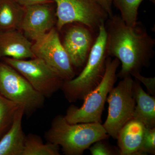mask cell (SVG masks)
Instances as JSON below:
<instances>
[{
	"label": "cell",
	"mask_w": 155,
	"mask_h": 155,
	"mask_svg": "<svg viewBox=\"0 0 155 155\" xmlns=\"http://www.w3.org/2000/svg\"><path fill=\"white\" fill-rule=\"evenodd\" d=\"M106 50L108 57L117 58L122 64L119 76H131L149 65L154 53L155 40L139 22L134 27L125 24L118 15L105 22Z\"/></svg>",
	"instance_id": "obj_1"
},
{
	"label": "cell",
	"mask_w": 155,
	"mask_h": 155,
	"mask_svg": "<svg viewBox=\"0 0 155 155\" xmlns=\"http://www.w3.org/2000/svg\"><path fill=\"white\" fill-rule=\"evenodd\" d=\"M108 134L101 123L70 124L64 116L58 115L45 134L48 142L61 146L67 155H81L92 144L107 138Z\"/></svg>",
	"instance_id": "obj_2"
},
{
	"label": "cell",
	"mask_w": 155,
	"mask_h": 155,
	"mask_svg": "<svg viewBox=\"0 0 155 155\" xmlns=\"http://www.w3.org/2000/svg\"><path fill=\"white\" fill-rule=\"evenodd\" d=\"M103 23L100 26L97 36L84 68L77 77L65 81L61 89L69 102L83 100L95 88L102 79L106 70L108 57L106 50L107 32Z\"/></svg>",
	"instance_id": "obj_3"
},
{
	"label": "cell",
	"mask_w": 155,
	"mask_h": 155,
	"mask_svg": "<svg viewBox=\"0 0 155 155\" xmlns=\"http://www.w3.org/2000/svg\"><path fill=\"white\" fill-rule=\"evenodd\" d=\"M120 62L117 58L112 60L107 57L106 70L102 79L97 86L84 98L80 108L74 105L69 107L65 119L70 124L101 123V117L108 94L117 80L116 72Z\"/></svg>",
	"instance_id": "obj_4"
},
{
	"label": "cell",
	"mask_w": 155,
	"mask_h": 155,
	"mask_svg": "<svg viewBox=\"0 0 155 155\" xmlns=\"http://www.w3.org/2000/svg\"><path fill=\"white\" fill-rule=\"evenodd\" d=\"M0 94L23 107L24 115L28 116L42 107L45 98L18 71L3 61H0Z\"/></svg>",
	"instance_id": "obj_5"
},
{
	"label": "cell",
	"mask_w": 155,
	"mask_h": 155,
	"mask_svg": "<svg viewBox=\"0 0 155 155\" xmlns=\"http://www.w3.org/2000/svg\"><path fill=\"white\" fill-rule=\"evenodd\" d=\"M56 3L57 29L79 23L98 32L100 26L109 18L97 0H54Z\"/></svg>",
	"instance_id": "obj_6"
},
{
	"label": "cell",
	"mask_w": 155,
	"mask_h": 155,
	"mask_svg": "<svg viewBox=\"0 0 155 155\" xmlns=\"http://www.w3.org/2000/svg\"><path fill=\"white\" fill-rule=\"evenodd\" d=\"M134 83L131 76L123 78L112 89L107 99L108 116L103 125L108 135L116 139L121 128L133 118L136 105Z\"/></svg>",
	"instance_id": "obj_7"
},
{
	"label": "cell",
	"mask_w": 155,
	"mask_h": 155,
	"mask_svg": "<svg viewBox=\"0 0 155 155\" xmlns=\"http://www.w3.org/2000/svg\"><path fill=\"white\" fill-rule=\"evenodd\" d=\"M1 59L18 71L45 98L51 97L61 88L64 81L57 72L40 58L19 60L4 58Z\"/></svg>",
	"instance_id": "obj_8"
},
{
	"label": "cell",
	"mask_w": 155,
	"mask_h": 155,
	"mask_svg": "<svg viewBox=\"0 0 155 155\" xmlns=\"http://www.w3.org/2000/svg\"><path fill=\"white\" fill-rule=\"evenodd\" d=\"M34 41L31 48L35 58L44 61L64 81L75 77L74 67L57 29L53 28Z\"/></svg>",
	"instance_id": "obj_9"
},
{
	"label": "cell",
	"mask_w": 155,
	"mask_h": 155,
	"mask_svg": "<svg viewBox=\"0 0 155 155\" xmlns=\"http://www.w3.org/2000/svg\"><path fill=\"white\" fill-rule=\"evenodd\" d=\"M52 4H39L24 7L19 30L33 41L54 28L57 22L56 10Z\"/></svg>",
	"instance_id": "obj_10"
},
{
	"label": "cell",
	"mask_w": 155,
	"mask_h": 155,
	"mask_svg": "<svg viewBox=\"0 0 155 155\" xmlns=\"http://www.w3.org/2000/svg\"><path fill=\"white\" fill-rule=\"evenodd\" d=\"M78 24L68 28L61 41L74 68L85 65L97 38L94 34L96 32L86 25Z\"/></svg>",
	"instance_id": "obj_11"
},
{
	"label": "cell",
	"mask_w": 155,
	"mask_h": 155,
	"mask_svg": "<svg viewBox=\"0 0 155 155\" xmlns=\"http://www.w3.org/2000/svg\"><path fill=\"white\" fill-rule=\"evenodd\" d=\"M32 43L18 29L0 31V59L24 60L35 58Z\"/></svg>",
	"instance_id": "obj_12"
},
{
	"label": "cell",
	"mask_w": 155,
	"mask_h": 155,
	"mask_svg": "<svg viewBox=\"0 0 155 155\" xmlns=\"http://www.w3.org/2000/svg\"><path fill=\"white\" fill-rule=\"evenodd\" d=\"M146 127L143 123L133 119L124 125L116 139L120 155H139Z\"/></svg>",
	"instance_id": "obj_13"
},
{
	"label": "cell",
	"mask_w": 155,
	"mask_h": 155,
	"mask_svg": "<svg viewBox=\"0 0 155 155\" xmlns=\"http://www.w3.org/2000/svg\"><path fill=\"white\" fill-rule=\"evenodd\" d=\"M24 109L21 106L14 116L13 124L0 140V155H22L25 136L22 128Z\"/></svg>",
	"instance_id": "obj_14"
},
{
	"label": "cell",
	"mask_w": 155,
	"mask_h": 155,
	"mask_svg": "<svg viewBox=\"0 0 155 155\" xmlns=\"http://www.w3.org/2000/svg\"><path fill=\"white\" fill-rule=\"evenodd\" d=\"M134 95L136 104L132 119L138 120L148 128L155 126V98L143 90L139 81H134Z\"/></svg>",
	"instance_id": "obj_15"
},
{
	"label": "cell",
	"mask_w": 155,
	"mask_h": 155,
	"mask_svg": "<svg viewBox=\"0 0 155 155\" xmlns=\"http://www.w3.org/2000/svg\"><path fill=\"white\" fill-rule=\"evenodd\" d=\"M24 12L15 0H0V31L19 30Z\"/></svg>",
	"instance_id": "obj_16"
},
{
	"label": "cell",
	"mask_w": 155,
	"mask_h": 155,
	"mask_svg": "<svg viewBox=\"0 0 155 155\" xmlns=\"http://www.w3.org/2000/svg\"><path fill=\"white\" fill-rule=\"evenodd\" d=\"M60 147L48 142L44 143L38 136L29 134L25 136L22 155H59Z\"/></svg>",
	"instance_id": "obj_17"
},
{
	"label": "cell",
	"mask_w": 155,
	"mask_h": 155,
	"mask_svg": "<svg viewBox=\"0 0 155 155\" xmlns=\"http://www.w3.org/2000/svg\"><path fill=\"white\" fill-rule=\"evenodd\" d=\"M143 0H113V3L121 13V18L125 24L134 27L137 23L138 9ZM153 3L155 0H150Z\"/></svg>",
	"instance_id": "obj_18"
},
{
	"label": "cell",
	"mask_w": 155,
	"mask_h": 155,
	"mask_svg": "<svg viewBox=\"0 0 155 155\" xmlns=\"http://www.w3.org/2000/svg\"><path fill=\"white\" fill-rule=\"evenodd\" d=\"M20 106L0 94V140L11 127Z\"/></svg>",
	"instance_id": "obj_19"
},
{
	"label": "cell",
	"mask_w": 155,
	"mask_h": 155,
	"mask_svg": "<svg viewBox=\"0 0 155 155\" xmlns=\"http://www.w3.org/2000/svg\"><path fill=\"white\" fill-rule=\"evenodd\" d=\"M155 127H146L139 155L155 154Z\"/></svg>",
	"instance_id": "obj_20"
},
{
	"label": "cell",
	"mask_w": 155,
	"mask_h": 155,
	"mask_svg": "<svg viewBox=\"0 0 155 155\" xmlns=\"http://www.w3.org/2000/svg\"><path fill=\"white\" fill-rule=\"evenodd\" d=\"M90 150L91 154L93 155L114 154V152L105 143H103L102 140L94 143L93 146L90 148Z\"/></svg>",
	"instance_id": "obj_21"
},
{
	"label": "cell",
	"mask_w": 155,
	"mask_h": 155,
	"mask_svg": "<svg viewBox=\"0 0 155 155\" xmlns=\"http://www.w3.org/2000/svg\"><path fill=\"white\" fill-rule=\"evenodd\" d=\"M139 81L144 84L151 94L154 95L155 93V78H147L142 76L140 72L136 73L132 75Z\"/></svg>",
	"instance_id": "obj_22"
},
{
	"label": "cell",
	"mask_w": 155,
	"mask_h": 155,
	"mask_svg": "<svg viewBox=\"0 0 155 155\" xmlns=\"http://www.w3.org/2000/svg\"><path fill=\"white\" fill-rule=\"evenodd\" d=\"M20 5L27 6L39 5V4H52L54 3V0H15Z\"/></svg>",
	"instance_id": "obj_23"
},
{
	"label": "cell",
	"mask_w": 155,
	"mask_h": 155,
	"mask_svg": "<svg viewBox=\"0 0 155 155\" xmlns=\"http://www.w3.org/2000/svg\"><path fill=\"white\" fill-rule=\"evenodd\" d=\"M103 8L107 12L109 17H112L114 14L112 11L113 0H97Z\"/></svg>",
	"instance_id": "obj_24"
}]
</instances>
